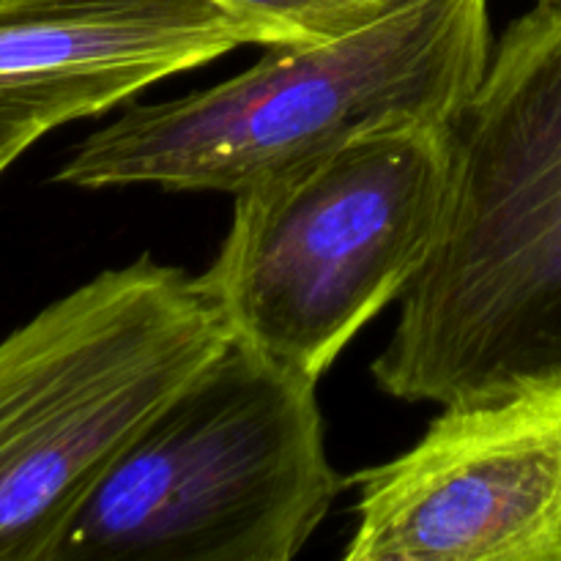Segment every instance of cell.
Here are the masks:
<instances>
[{
  "label": "cell",
  "mask_w": 561,
  "mask_h": 561,
  "mask_svg": "<svg viewBox=\"0 0 561 561\" xmlns=\"http://www.w3.org/2000/svg\"><path fill=\"white\" fill-rule=\"evenodd\" d=\"M561 378V0L493 44L453 124L442 233L373 362L409 403L485 400Z\"/></svg>",
  "instance_id": "cell-1"
},
{
  "label": "cell",
  "mask_w": 561,
  "mask_h": 561,
  "mask_svg": "<svg viewBox=\"0 0 561 561\" xmlns=\"http://www.w3.org/2000/svg\"><path fill=\"white\" fill-rule=\"evenodd\" d=\"M252 33L261 47H301L354 33L403 0H208Z\"/></svg>",
  "instance_id": "cell-8"
},
{
  "label": "cell",
  "mask_w": 561,
  "mask_h": 561,
  "mask_svg": "<svg viewBox=\"0 0 561 561\" xmlns=\"http://www.w3.org/2000/svg\"><path fill=\"white\" fill-rule=\"evenodd\" d=\"M348 485L345 561H561V378L442 405Z\"/></svg>",
  "instance_id": "cell-6"
},
{
  "label": "cell",
  "mask_w": 561,
  "mask_h": 561,
  "mask_svg": "<svg viewBox=\"0 0 561 561\" xmlns=\"http://www.w3.org/2000/svg\"><path fill=\"white\" fill-rule=\"evenodd\" d=\"M184 268H107L0 340V561H53L137 433L230 345Z\"/></svg>",
  "instance_id": "cell-5"
},
{
  "label": "cell",
  "mask_w": 561,
  "mask_h": 561,
  "mask_svg": "<svg viewBox=\"0 0 561 561\" xmlns=\"http://www.w3.org/2000/svg\"><path fill=\"white\" fill-rule=\"evenodd\" d=\"M453 126L373 131L233 197L197 288L230 337L318 383L436 250Z\"/></svg>",
  "instance_id": "cell-3"
},
{
  "label": "cell",
  "mask_w": 561,
  "mask_h": 561,
  "mask_svg": "<svg viewBox=\"0 0 561 561\" xmlns=\"http://www.w3.org/2000/svg\"><path fill=\"white\" fill-rule=\"evenodd\" d=\"M244 44L252 33L208 0L0 5V126L47 135Z\"/></svg>",
  "instance_id": "cell-7"
},
{
  "label": "cell",
  "mask_w": 561,
  "mask_h": 561,
  "mask_svg": "<svg viewBox=\"0 0 561 561\" xmlns=\"http://www.w3.org/2000/svg\"><path fill=\"white\" fill-rule=\"evenodd\" d=\"M318 383L230 340L102 477L53 561H290L348 480Z\"/></svg>",
  "instance_id": "cell-4"
},
{
  "label": "cell",
  "mask_w": 561,
  "mask_h": 561,
  "mask_svg": "<svg viewBox=\"0 0 561 561\" xmlns=\"http://www.w3.org/2000/svg\"><path fill=\"white\" fill-rule=\"evenodd\" d=\"M42 131L36 129H16V126H0V179L11 170V164L31 151L38 140Z\"/></svg>",
  "instance_id": "cell-9"
},
{
  "label": "cell",
  "mask_w": 561,
  "mask_h": 561,
  "mask_svg": "<svg viewBox=\"0 0 561 561\" xmlns=\"http://www.w3.org/2000/svg\"><path fill=\"white\" fill-rule=\"evenodd\" d=\"M11 3H22V0H0V5H11Z\"/></svg>",
  "instance_id": "cell-10"
},
{
  "label": "cell",
  "mask_w": 561,
  "mask_h": 561,
  "mask_svg": "<svg viewBox=\"0 0 561 561\" xmlns=\"http://www.w3.org/2000/svg\"><path fill=\"white\" fill-rule=\"evenodd\" d=\"M491 53L488 0H403L332 42L268 47L211 88L129 104L64 159L55 181L236 197L373 131L453 126Z\"/></svg>",
  "instance_id": "cell-2"
}]
</instances>
